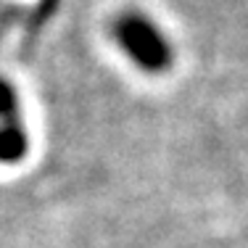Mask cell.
I'll list each match as a JSON object with an SVG mask.
<instances>
[{
	"instance_id": "obj_1",
	"label": "cell",
	"mask_w": 248,
	"mask_h": 248,
	"mask_svg": "<svg viewBox=\"0 0 248 248\" xmlns=\"http://www.w3.org/2000/svg\"><path fill=\"white\" fill-rule=\"evenodd\" d=\"M116 43L122 50L145 72H164L172 63V48L158 32V27L148 21L143 14H122V19L114 24Z\"/></svg>"
},
{
	"instance_id": "obj_2",
	"label": "cell",
	"mask_w": 248,
	"mask_h": 248,
	"mask_svg": "<svg viewBox=\"0 0 248 248\" xmlns=\"http://www.w3.org/2000/svg\"><path fill=\"white\" fill-rule=\"evenodd\" d=\"M27 153V135L21 127H3L0 129V161L11 164L19 161Z\"/></svg>"
},
{
	"instance_id": "obj_3",
	"label": "cell",
	"mask_w": 248,
	"mask_h": 248,
	"mask_svg": "<svg viewBox=\"0 0 248 248\" xmlns=\"http://www.w3.org/2000/svg\"><path fill=\"white\" fill-rule=\"evenodd\" d=\"M0 127H21L16 93H14V87L3 79H0Z\"/></svg>"
}]
</instances>
